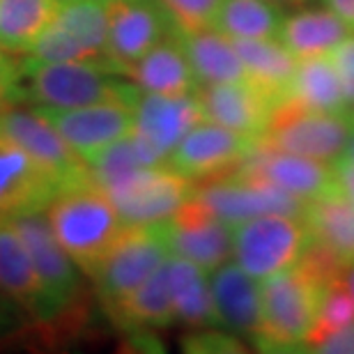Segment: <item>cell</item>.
<instances>
[{
  "instance_id": "obj_1",
  "label": "cell",
  "mask_w": 354,
  "mask_h": 354,
  "mask_svg": "<svg viewBox=\"0 0 354 354\" xmlns=\"http://www.w3.org/2000/svg\"><path fill=\"white\" fill-rule=\"evenodd\" d=\"M44 212L62 249L88 276L127 225L109 194L92 177L60 189Z\"/></svg>"
},
{
  "instance_id": "obj_2",
  "label": "cell",
  "mask_w": 354,
  "mask_h": 354,
  "mask_svg": "<svg viewBox=\"0 0 354 354\" xmlns=\"http://www.w3.org/2000/svg\"><path fill=\"white\" fill-rule=\"evenodd\" d=\"M329 283L313 269L297 263L260 281V329L253 343L265 352L301 350L315 327L320 304Z\"/></svg>"
},
{
  "instance_id": "obj_3",
  "label": "cell",
  "mask_w": 354,
  "mask_h": 354,
  "mask_svg": "<svg viewBox=\"0 0 354 354\" xmlns=\"http://www.w3.org/2000/svg\"><path fill=\"white\" fill-rule=\"evenodd\" d=\"M21 102L37 109H81V106L120 102L136 106L140 90L133 83L113 79V69L102 62H44L28 58L19 65Z\"/></svg>"
},
{
  "instance_id": "obj_4",
  "label": "cell",
  "mask_w": 354,
  "mask_h": 354,
  "mask_svg": "<svg viewBox=\"0 0 354 354\" xmlns=\"http://www.w3.org/2000/svg\"><path fill=\"white\" fill-rule=\"evenodd\" d=\"M352 127V113L310 111L290 99H281L274 104L267 129L258 140L272 150L334 164L348 145Z\"/></svg>"
},
{
  "instance_id": "obj_5",
  "label": "cell",
  "mask_w": 354,
  "mask_h": 354,
  "mask_svg": "<svg viewBox=\"0 0 354 354\" xmlns=\"http://www.w3.org/2000/svg\"><path fill=\"white\" fill-rule=\"evenodd\" d=\"M168 256L171 251L161 221L124 225L92 272V281L106 308L131 295Z\"/></svg>"
},
{
  "instance_id": "obj_6",
  "label": "cell",
  "mask_w": 354,
  "mask_h": 354,
  "mask_svg": "<svg viewBox=\"0 0 354 354\" xmlns=\"http://www.w3.org/2000/svg\"><path fill=\"white\" fill-rule=\"evenodd\" d=\"M306 246L301 216L265 214L232 225V260L258 283L299 263Z\"/></svg>"
},
{
  "instance_id": "obj_7",
  "label": "cell",
  "mask_w": 354,
  "mask_h": 354,
  "mask_svg": "<svg viewBox=\"0 0 354 354\" xmlns=\"http://www.w3.org/2000/svg\"><path fill=\"white\" fill-rule=\"evenodd\" d=\"M99 187L109 194L122 221L129 225L171 218L194 196L196 182L168 164H161L136 168Z\"/></svg>"
},
{
  "instance_id": "obj_8",
  "label": "cell",
  "mask_w": 354,
  "mask_h": 354,
  "mask_svg": "<svg viewBox=\"0 0 354 354\" xmlns=\"http://www.w3.org/2000/svg\"><path fill=\"white\" fill-rule=\"evenodd\" d=\"M28 58L44 62H102V65H109L106 0H65L55 19L28 48Z\"/></svg>"
},
{
  "instance_id": "obj_9",
  "label": "cell",
  "mask_w": 354,
  "mask_h": 354,
  "mask_svg": "<svg viewBox=\"0 0 354 354\" xmlns=\"http://www.w3.org/2000/svg\"><path fill=\"white\" fill-rule=\"evenodd\" d=\"M0 136L21 147L60 189L90 180V171L58 129L35 109L12 104L0 111Z\"/></svg>"
},
{
  "instance_id": "obj_10",
  "label": "cell",
  "mask_w": 354,
  "mask_h": 354,
  "mask_svg": "<svg viewBox=\"0 0 354 354\" xmlns=\"http://www.w3.org/2000/svg\"><path fill=\"white\" fill-rule=\"evenodd\" d=\"M194 196L228 225H237L265 214L304 216L306 209V203L301 198L237 171L198 182Z\"/></svg>"
},
{
  "instance_id": "obj_11",
  "label": "cell",
  "mask_w": 354,
  "mask_h": 354,
  "mask_svg": "<svg viewBox=\"0 0 354 354\" xmlns=\"http://www.w3.org/2000/svg\"><path fill=\"white\" fill-rule=\"evenodd\" d=\"M171 30L157 0H106V55L113 72L124 74Z\"/></svg>"
},
{
  "instance_id": "obj_12",
  "label": "cell",
  "mask_w": 354,
  "mask_h": 354,
  "mask_svg": "<svg viewBox=\"0 0 354 354\" xmlns=\"http://www.w3.org/2000/svg\"><path fill=\"white\" fill-rule=\"evenodd\" d=\"M256 140L258 138L242 136L216 122L203 120L175 145L166 164L196 184L214 180L237 171L239 164L249 157Z\"/></svg>"
},
{
  "instance_id": "obj_13",
  "label": "cell",
  "mask_w": 354,
  "mask_h": 354,
  "mask_svg": "<svg viewBox=\"0 0 354 354\" xmlns=\"http://www.w3.org/2000/svg\"><path fill=\"white\" fill-rule=\"evenodd\" d=\"M161 223L168 251L205 272H214L232 258V225L212 214L196 196Z\"/></svg>"
},
{
  "instance_id": "obj_14",
  "label": "cell",
  "mask_w": 354,
  "mask_h": 354,
  "mask_svg": "<svg viewBox=\"0 0 354 354\" xmlns=\"http://www.w3.org/2000/svg\"><path fill=\"white\" fill-rule=\"evenodd\" d=\"M237 173L274 184V187L301 198L304 203L315 201V198L338 187L334 164L301 157V154L272 150L260 140H256L249 157L239 164Z\"/></svg>"
},
{
  "instance_id": "obj_15",
  "label": "cell",
  "mask_w": 354,
  "mask_h": 354,
  "mask_svg": "<svg viewBox=\"0 0 354 354\" xmlns=\"http://www.w3.org/2000/svg\"><path fill=\"white\" fill-rule=\"evenodd\" d=\"M37 109V106H35ZM133 109L136 106L104 102L81 106V109H37L48 122H51L69 147L86 161L104 147L113 145L115 140L129 136L133 131Z\"/></svg>"
},
{
  "instance_id": "obj_16",
  "label": "cell",
  "mask_w": 354,
  "mask_h": 354,
  "mask_svg": "<svg viewBox=\"0 0 354 354\" xmlns=\"http://www.w3.org/2000/svg\"><path fill=\"white\" fill-rule=\"evenodd\" d=\"M12 225L24 239L28 253L32 258V265L37 269L39 279L51 295L53 304L58 308H65L69 301H74L81 286L79 265L69 258V253L62 249L55 232L46 218L44 209L26 212L10 218Z\"/></svg>"
},
{
  "instance_id": "obj_17",
  "label": "cell",
  "mask_w": 354,
  "mask_h": 354,
  "mask_svg": "<svg viewBox=\"0 0 354 354\" xmlns=\"http://www.w3.org/2000/svg\"><path fill=\"white\" fill-rule=\"evenodd\" d=\"M203 120L196 95L140 92L133 109V133L143 138L161 161H168L175 145Z\"/></svg>"
},
{
  "instance_id": "obj_18",
  "label": "cell",
  "mask_w": 354,
  "mask_h": 354,
  "mask_svg": "<svg viewBox=\"0 0 354 354\" xmlns=\"http://www.w3.org/2000/svg\"><path fill=\"white\" fill-rule=\"evenodd\" d=\"M194 95L201 104L205 120L249 138L263 136L269 113L274 109V104L249 81L201 83Z\"/></svg>"
},
{
  "instance_id": "obj_19",
  "label": "cell",
  "mask_w": 354,
  "mask_h": 354,
  "mask_svg": "<svg viewBox=\"0 0 354 354\" xmlns=\"http://www.w3.org/2000/svg\"><path fill=\"white\" fill-rule=\"evenodd\" d=\"M58 187L28 154L0 136V221L46 209Z\"/></svg>"
},
{
  "instance_id": "obj_20",
  "label": "cell",
  "mask_w": 354,
  "mask_h": 354,
  "mask_svg": "<svg viewBox=\"0 0 354 354\" xmlns=\"http://www.w3.org/2000/svg\"><path fill=\"white\" fill-rule=\"evenodd\" d=\"M0 295L17 301L39 320H51L60 310L12 221H0Z\"/></svg>"
},
{
  "instance_id": "obj_21",
  "label": "cell",
  "mask_w": 354,
  "mask_h": 354,
  "mask_svg": "<svg viewBox=\"0 0 354 354\" xmlns=\"http://www.w3.org/2000/svg\"><path fill=\"white\" fill-rule=\"evenodd\" d=\"M209 290L218 324L235 334L253 338L260 329V286L239 267L235 260H228L214 272H209Z\"/></svg>"
},
{
  "instance_id": "obj_22",
  "label": "cell",
  "mask_w": 354,
  "mask_h": 354,
  "mask_svg": "<svg viewBox=\"0 0 354 354\" xmlns=\"http://www.w3.org/2000/svg\"><path fill=\"white\" fill-rule=\"evenodd\" d=\"M124 76L133 86L152 95H194L198 88L191 62L173 30L138 62H133Z\"/></svg>"
},
{
  "instance_id": "obj_23",
  "label": "cell",
  "mask_w": 354,
  "mask_h": 354,
  "mask_svg": "<svg viewBox=\"0 0 354 354\" xmlns=\"http://www.w3.org/2000/svg\"><path fill=\"white\" fill-rule=\"evenodd\" d=\"M301 218L310 242L329 251L345 269L354 265V205L343 194L341 184L329 194L308 201Z\"/></svg>"
},
{
  "instance_id": "obj_24",
  "label": "cell",
  "mask_w": 354,
  "mask_h": 354,
  "mask_svg": "<svg viewBox=\"0 0 354 354\" xmlns=\"http://www.w3.org/2000/svg\"><path fill=\"white\" fill-rule=\"evenodd\" d=\"M109 310L127 329H157L177 322L171 276H168V258L131 295L109 306Z\"/></svg>"
},
{
  "instance_id": "obj_25",
  "label": "cell",
  "mask_w": 354,
  "mask_h": 354,
  "mask_svg": "<svg viewBox=\"0 0 354 354\" xmlns=\"http://www.w3.org/2000/svg\"><path fill=\"white\" fill-rule=\"evenodd\" d=\"M352 32V28L329 7L322 10L313 7V10H301L292 17H286L279 39L297 60H306L329 55Z\"/></svg>"
},
{
  "instance_id": "obj_26",
  "label": "cell",
  "mask_w": 354,
  "mask_h": 354,
  "mask_svg": "<svg viewBox=\"0 0 354 354\" xmlns=\"http://www.w3.org/2000/svg\"><path fill=\"white\" fill-rule=\"evenodd\" d=\"M173 32L187 53L198 86L201 83L246 81V69L235 48V41L218 32L216 28L198 32Z\"/></svg>"
},
{
  "instance_id": "obj_27",
  "label": "cell",
  "mask_w": 354,
  "mask_h": 354,
  "mask_svg": "<svg viewBox=\"0 0 354 354\" xmlns=\"http://www.w3.org/2000/svg\"><path fill=\"white\" fill-rule=\"evenodd\" d=\"M244 62L246 81L260 90L272 104L286 97L295 74L297 58L281 39H232Z\"/></svg>"
},
{
  "instance_id": "obj_28",
  "label": "cell",
  "mask_w": 354,
  "mask_h": 354,
  "mask_svg": "<svg viewBox=\"0 0 354 354\" xmlns=\"http://www.w3.org/2000/svg\"><path fill=\"white\" fill-rule=\"evenodd\" d=\"M175 320L191 329L218 327V315L209 290V272L180 256H168Z\"/></svg>"
},
{
  "instance_id": "obj_29",
  "label": "cell",
  "mask_w": 354,
  "mask_h": 354,
  "mask_svg": "<svg viewBox=\"0 0 354 354\" xmlns=\"http://www.w3.org/2000/svg\"><path fill=\"white\" fill-rule=\"evenodd\" d=\"M283 99H290V102L310 111L350 113V104L348 97H345L343 83L338 79L336 67L331 65L327 55L297 60L295 74L290 79V86Z\"/></svg>"
},
{
  "instance_id": "obj_30",
  "label": "cell",
  "mask_w": 354,
  "mask_h": 354,
  "mask_svg": "<svg viewBox=\"0 0 354 354\" xmlns=\"http://www.w3.org/2000/svg\"><path fill=\"white\" fill-rule=\"evenodd\" d=\"M65 0H0V48L28 53Z\"/></svg>"
},
{
  "instance_id": "obj_31",
  "label": "cell",
  "mask_w": 354,
  "mask_h": 354,
  "mask_svg": "<svg viewBox=\"0 0 354 354\" xmlns=\"http://www.w3.org/2000/svg\"><path fill=\"white\" fill-rule=\"evenodd\" d=\"M286 10L272 0H223L216 30L230 39H279Z\"/></svg>"
},
{
  "instance_id": "obj_32",
  "label": "cell",
  "mask_w": 354,
  "mask_h": 354,
  "mask_svg": "<svg viewBox=\"0 0 354 354\" xmlns=\"http://www.w3.org/2000/svg\"><path fill=\"white\" fill-rule=\"evenodd\" d=\"M350 322H354V295L341 279V281L331 283V286H327V290H324L320 313H317L313 331H310L306 338V345L310 348V345L320 341L322 336H327L331 331L341 329Z\"/></svg>"
},
{
  "instance_id": "obj_33",
  "label": "cell",
  "mask_w": 354,
  "mask_h": 354,
  "mask_svg": "<svg viewBox=\"0 0 354 354\" xmlns=\"http://www.w3.org/2000/svg\"><path fill=\"white\" fill-rule=\"evenodd\" d=\"M157 3L166 12L173 30L198 32L216 26L223 0H157Z\"/></svg>"
},
{
  "instance_id": "obj_34",
  "label": "cell",
  "mask_w": 354,
  "mask_h": 354,
  "mask_svg": "<svg viewBox=\"0 0 354 354\" xmlns=\"http://www.w3.org/2000/svg\"><path fill=\"white\" fill-rule=\"evenodd\" d=\"M184 352H198V354H237L244 352V345L235 336H228L223 331H216L212 327L198 329L196 334H189L182 341Z\"/></svg>"
},
{
  "instance_id": "obj_35",
  "label": "cell",
  "mask_w": 354,
  "mask_h": 354,
  "mask_svg": "<svg viewBox=\"0 0 354 354\" xmlns=\"http://www.w3.org/2000/svg\"><path fill=\"white\" fill-rule=\"evenodd\" d=\"M327 58L331 60V65L336 67L338 79L343 83L345 97H348V104L352 111V106H354V32L350 37H345Z\"/></svg>"
},
{
  "instance_id": "obj_36",
  "label": "cell",
  "mask_w": 354,
  "mask_h": 354,
  "mask_svg": "<svg viewBox=\"0 0 354 354\" xmlns=\"http://www.w3.org/2000/svg\"><path fill=\"white\" fill-rule=\"evenodd\" d=\"M21 102V72L19 65L0 48V111Z\"/></svg>"
},
{
  "instance_id": "obj_37",
  "label": "cell",
  "mask_w": 354,
  "mask_h": 354,
  "mask_svg": "<svg viewBox=\"0 0 354 354\" xmlns=\"http://www.w3.org/2000/svg\"><path fill=\"white\" fill-rule=\"evenodd\" d=\"M308 352H322V354H354V322L345 327L331 331L322 336L320 341L313 343Z\"/></svg>"
},
{
  "instance_id": "obj_38",
  "label": "cell",
  "mask_w": 354,
  "mask_h": 354,
  "mask_svg": "<svg viewBox=\"0 0 354 354\" xmlns=\"http://www.w3.org/2000/svg\"><path fill=\"white\" fill-rule=\"evenodd\" d=\"M334 173L336 180L341 184L343 194L350 198V203L354 205V164L348 159H336L334 161Z\"/></svg>"
},
{
  "instance_id": "obj_39",
  "label": "cell",
  "mask_w": 354,
  "mask_h": 354,
  "mask_svg": "<svg viewBox=\"0 0 354 354\" xmlns=\"http://www.w3.org/2000/svg\"><path fill=\"white\" fill-rule=\"evenodd\" d=\"M324 5L354 30V0H324Z\"/></svg>"
},
{
  "instance_id": "obj_40",
  "label": "cell",
  "mask_w": 354,
  "mask_h": 354,
  "mask_svg": "<svg viewBox=\"0 0 354 354\" xmlns=\"http://www.w3.org/2000/svg\"><path fill=\"white\" fill-rule=\"evenodd\" d=\"M338 159H348V161H352V164H354V127H352V133H350L348 145H345V150H343V154Z\"/></svg>"
},
{
  "instance_id": "obj_41",
  "label": "cell",
  "mask_w": 354,
  "mask_h": 354,
  "mask_svg": "<svg viewBox=\"0 0 354 354\" xmlns=\"http://www.w3.org/2000/svg\"><path fill=\"white\" fill-rule=\"evenodd\" d=\"M272 3H276L279 7H283V10H288V7H301L310 3V0H272Z\"/></svg>"
},
{
  "instance_id": "obj_42",
  "label": "cell",
  "mask_w": 354,
  "mask_h": 354,
  "mask_svg": "<svg viewBox=\"0 0 354 354\" xmlns=\"http://www.w3.org/2000/svg\"><path fill=\"white\" fill-rule=\"evenodd\" d=\"M343 281H345V286L350 288V292L354 295V265L345 269V276H343Z\"/></svg>"
},
{
  "instance_id": "obj_43",
  "label": "cell",
  "mask_w": 354,
  "mask_h": 354,
  "mask_svg": "<svg viewBox=\"0 0 354 354\" xmlns=\"http://www.w3.org/2000/svg\"><path fill=\"white\" fill-rule=\"evenodd\" d=\"M7 324V310H5V301L0 299V329Z\"/></svg>"
},
{
  "instance_id": "obj_44",
  "label": "cell",
  "mask_w": 354,
  "mask_h": 354,
  "mask_svg": "<svg viewBox=\"0 0 354 354\" xmlns=\"http://www.w3.org/2000/svg\"><path fill=\"white\" fill-rule=\"evenodd\" d=\"M350 113H352V118H354V106H352V111H350Z\"/></svg>"
}]
</instances>
